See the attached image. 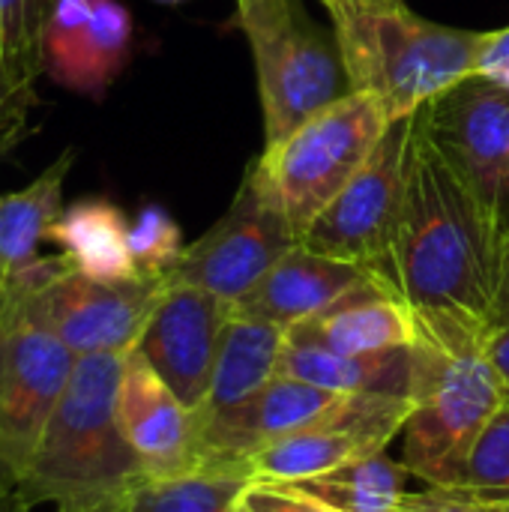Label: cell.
I'll list each match as a JSON object with an SVG mask.
<instances>
[{
    "label": "cell",
    "instance_id": "8fae6325",
    "mask_svg": "<svg viewBox=\"0 0 509 512\" xmlns=\"http://www.w3.org/2000/svg\"><path fill=\"white\" fill-rule=\"evenodd\" d=\"M408 129L411 117L390 123L357 177L300 234L303 249L357 264L369 276L384 264L402 207Z\"/></svg>",
    "mask_w": 509,
    "mask_h": 512
},
{
    "label": "cell",
    "instance_id": "ffe728a7",
    "mask_svg": "<svg viewBox=\"0 0 509 512\" xmlns=\"http://www.w3.org/2000/svg\"><path fill=\"white\" fill-rule=\"evenodd\" d=\"M48 243H54L81 276L99 282H126L141 276L129 252V222L108 198H78L63 207L48 231Z\"/></svg>",
    "mask_w": 509,
    "mask_h": 512
},
{
    "label": "cell",
    "instance_id": "74e56055",
    "mask_svg": "<svg viewBox=\"0 0 509 512\" xmlns=\"http://www.w3.org/2000/svg\"><path fill=\"white\" fill-rule=\"evenodd\" d=\"M246 3H249V0H237V6H246Z\"/></svg>",
    "mask_w": 509,
    "mask_h": 512
},
{
    "label": "cell",
    "instance_id": "3957f363",
    "mask_svg": "<svg viewBox=\"0 0 509 512\" xmlns=\"http://www.w3.org/2000/svg\"><path fill=\"white\" fill-rule=\"evenodd\" d=\"M126 354H87L75 360L72 378L48 420L27 474L21 498L72 512H114L144 465L129 447L117 390Z\"/></svg>",
    "mask_w": 509,
    "mask_h": 512
},
{
    "label": "cell",
    "instance_id": "f546056e",
    "mask_svg": "<svg viewBox=\"0 0 509 512\" xmlns=\"http://www.w3.org/2000/svg\"><path fill=\"white\" fill-rule=\"evenodd\" d=\"M477 75L495 78L498 84H504L509 90V27L489 30V42L483 48Z\"/></svg>",
    "mask_w": 509,
    "mask_h": 512
},
{
    "label": "cell",
    "instance_id": "cb8c5ba5",
    "mask_svg": "<svg viewBox=\"0 0 509 512\" xmlns=\"http://www.w3.org/2000/svg\"><path fill=\"white\" fill-rule=\"evenodd\" d=\"M249 477L195 468L171 477H138L114 512H237Z\"/></svg>",
    "mask_w": 509,
    "mask_h": 512
},
{
    "label": "cell",
    "instance_id": "ac0fdd59",
    "mask_svg": "<svg viewBox=\"0 0 509 512\" xmlns=\"http://www.w3.org/2000/svg\"><path fill=\"white\" fill-rule=\"evenodd\" d=\"M288 336L336 354H384L417 342V312L399 294L369 279L315 318L291 327Z\"/></svg>",
    "mask_w": 509,
    "mask_h": 512
},
{
    "label": "cell",
    "instance_id": "5bb4252c",
    "mask_svg": "<svg viewBox=\"0 0 509 512\" xmlns=\"http://www.w3.org/2000/svg\"><path fill=\"white\" fill-rule=\"evenodd\" d=\"M234 306L195 285H165L138 345L144 363L195 411L210 387L222 333Z\"/></svg>",
    "mask_w": 509,
    "mask_h": 512
},
{
    "label": "cell",
    "instance_id": "e0dca14e",
    "mask_svg": "<svg viewBox=\"0 0 509 512\" xmlns=\"http://www.w3.org/2000/svg\"><path fill=\"white\" fill-rule=\"evenodd\" d=\"M369 279V270L357 264L294 246L249 294L234 303V312L276 324L288 333Z\"/></svg>",
    "mask_w": 509,
    "mask_h": 512
},
{
    "label": "cell",
    "instance_id": "7a4b0ae2",
    "mask_svg": "<svg viewBox=\"0 0 509 512\" xmlns=\"http://www.w3.org/2000/svg\"><path fill=\"white\" fill-rule=\"evenodd\" d=\"M411 414L402 429V465L426 486H459L480 432L507 390L486 354V324L417 312Z\"/></svg>",
    "mask_w": 509,
    "mask_h": 512
},
{
    "label": "cell",
    "instance_id": "8d00e7d4",
    "mask_svg": "<svg viewBox=\"0 0 509 512\" xmlns=\"http://www.w3.org/2000/svg\"><path fill=\"white\" fill-rule=\"evenodd\" d=\"M156 3H171L174 6V3H186V0H156Z\"/></svg>",
    "mask_w": 509,
    "mask_h": 512
},
{
    "label": "cell",
    "instance_id": "7c38bea8",
    "mask_svg": "<svg viewBox=\"0 0 509 512\" xmlns=\"http://www.w3.org/2000/svg\"><path fill=\"white\" fill-rule=\"evenodd\" d=\"M408 414V396H345L309 426L258 450L246 462V474L252 483L282 486L330 474L354 459L387 450L402 435Z\"/></svg>",
    "mask_w": 509,
    "mask_h": 512
},
{
    "label": "cell",
    "instance_id": "d4e9b609",
    "mask_svg": "<svg viewBox=\"0 0 509 512\" xmlns=\"http://www.w3.org/2000/svg\"><path fill=\"white\" fill-rule=\"evenodd\" d=\"M54 0H0V78L33 93L42 69V33Z\"/></svg>",
    "mask_w": 509,
    "mask_h": 512
},
{
    "label": "cell",
    "instance_id": "ba28073f",
    "mask_svg": "<svg viewBox=\"0 0 509 512\" xmlns=\"http://www.w3.org/2000/svg\"><path fill=\"white\" fill-rule=\"evenodd\" d=\"M78 354L0 282V471L27 474Z\"/></svg>",
    "mask_w": 509,
    "mask_h": 512
},
{
    "label": "cell",
    "instance_id": "4dcf8cb0",
    "mask_svg": "<svg viewBox=\"0 0 509 512\" xmlns=\"http://www.w3.org/2000/svg\"><path fill=\"white\" fill-rule=\"evenodd\" d=\"M33 102V93L15 90L0 78V144L12 141L15 129L24 123V114Z\"/></svg>",
    "mask_w": 509,
    "mask_h": 512
},
{
    "label": "cell",
    "instance_id": "e575fe53",
    "mask_svg": "<svg viewBox=\"0 0 509 512\" xmlns=\"http://www.w3.org/2000/svg\"><path fill=\"white\" fill-rule=\"evenodd\" d=\"M483 501V498H480ZM483 507L489 512H509V498H498V501H483Z\"/></svg>",
    "mask_w": 509,
    "mask_h": 512
},
{
    "label": "cell",
    "instance_id": "44dd1931",
    "mask_svg": "<svg viewBox=\"0 0 509 512\" xmlns=\"http://www.w3.org/2000/svg\"><path fill=\"white\" fill-rule=\"evenodd\" d=\"M282 348H285L282 327L231 312V321L222 333L207 396L195 408V414L204 417L234 408L252 393H258L264 384H270L279 375Z\"/></svg>",
    "mask_w": 509,
    "mask_h": 512
},
{
    "label": "cell",
    "instance_id": "52a82bcc",
    "mask_svg": "<svg viewBox=\"0 0 509 512\" xmlns=\"http://www.w3.org/2000/svg\"><path fill=\"white\" fill-rule=\"evenodd\" d=\"M6 282L78 357L129 354L168 285V279L153 276L99 282L75 273L63 255L36 258L24 270L6 276Z\"/></svg>",
    "mask_w": 509,
    "mask_h": 512
},
{
    "label": "cell",
    "instance_id": "f1b7e54d",
    "mask_svg": "<svg viewBox=\"0 0 509 512\" xmlns=\"http://www.w3.org/2000/svg\"><path fill=\"white\" fill-rule=\"evenodd\" d=\"M396 512H489L483 501L465 489L426 486L423 492H405Z\"/></svg>",
    "mask_w": 509,
    "mask_h": 512
},
{
    "label": "cell",
    "instance_id": "ab89813d",
    "mask_svg": "<svg viewBox=\"0 0 509 512\" xmlns=\"http://www.w3.org/2000/svg\"><path fill=\"white\" fill-rule=\"evenodd\" d=\"M0 282H3V276H0Z\"/></svg>",
    "mask_w": 509,
    "mask_h": 512
},
{
    "label": "cell",
    "instance_id": "30bf717a",
    "mask_svg": "<svg viewBox=\"0 0 509 512\" xmlns=\"http://www.w3.org/2000/svg\"><path fill=\"white\" fill-rule=\"evenodd\" d=\"M294 246H300V234L246 171L225 216L183 249L165 279L171 285H195L234 306Z\"/></svg>",
    "mask_w": 509,
    "mask_h": 512
},
{
    "label": "cell",
    "instance_id": "603a6c76",
    "mask_svg": "<svg viewBox=\"0 0 509 512\" xmlns=\"http://www.w3.org/2000/svg\"><path fill=\"white\" fill-rule=\"evenodd\" d=\"M408 468L396 462L387 450L354 459L330 474L294 483L303 495L333 512H396L402 495L408 492ZM282 486V483H279Z\"/></svg>",
    "mask_w": 509,
    "mask_h": 512
},
{
    "label": "cell",
    "instance_id": "d590c367",
    "mask_svg": "<svg viewBox=\"0 0 509 512\" xmlns=\"http://www.w3.org/2000/svg\"><path fill=\"white\" fill-rule=\"evenodd\" d=\"M354 3H366V6H396V3H405V0H354Z\"/></svg>",
    "mask_w": 509,
    "mask_h": 512
},
{
    "label": "cell",
    "instance_id": "d6986e66",
    "mask_svg": "<svg viewBox=\"0 0 509 512\" xmlns=\"http://www.w3.org/2000/svg\"><path fill=\"white\" fill-rule=\"evenodd\" d=\"M279 375L324 387L336 396H408L414 378V351H384V354H336L330 348L291 339L285 333Z\"/></svg>",
    "mask_w": 509,
    "mask_h": 512
},
{
    "label": "cell",
    "instance_id": "8992f818",
    "mask_svg": "<svg viewBox=\"0 0 509 512\" xmlns=\"http://www.w3.org/2000/svg\"><path fill=\"white\" fill-rule=\"evenodd\" d=\"M390 123L375 96L351 93L282 141L264 144L249 174L261 195L303 234L369 162Z\"/></svg>",
    "mask_w": 509,
    "mask_h": 512
},
{
    "label": "cell",
    "instance_id": "484cf974",
    "mask_svg": "<svg viewBox=\"0 0 509 512\" xmlns=\"http://www.w3.org/2000/svg\"><path fill=\"white\" fill-rule=\"evenodd\" d=\"M483 501L509 498V396L474 441L459 486Z\"/></svg>",
    "mask_w": 509,
    "mask_h": 512
},
{
    "label": "cell",
    "instance_id": "60d3db41",
    "mask_svg": "<svg viewBox=\"0 0 509 512\" xmlns=\"http://www.w3.org/2000/svg\"><path fill=\"white\" fill-rule=\"evenodd\" d=\"M321 3H324V0H321Z\"/></svg>",
    "mask_w": 509,
    "mask_h": 512
},
{
    "label": "cell",
    "instance_id": "5b68a950",
    "mask_svg": "<svg viewBox=\"0 0 509 512\" xmlns=\"http://www.w3.org/2000/svg\"><path fill=\"white\" fill-rule=\"evenodd\" d=\"M237 27L255 60L264 144L282 141L354 93L336 33L321 27L303 0H249L237 6Z\"/></svg>",
    "mask_w": 509,
    "mask_h": 512
},
{
    "label": "cell",
    "instance_id": "7402d4cb",
    "mask_svg": "<svg viewBox=\"0 0 509 512\" xmlns=\"http://www.w3.org/2000/svg\"><path fill=\"white\" fill-rule=\"evenodd\" d=\"M75 150L60 153L33 183L0 195V276H12L39 258L51 225L63 213V183Z\"/></svg>",
    "mask_w": 509,
    "mask_h": 512
},
{
    "label": "cell",
    "instance_id": "f35d334b",
    "mask_svg": "<svg viewBox=\"0 0 509 512\" xmlns=\"http://www.w3.org/2000/svg\"><path fill=\"white\" fill-rule=\"evenodd\" d=\"M54 512H72V510H54Z\"/></svg>",
    "mask_w": 509,
    "mask_h": 512
},
{
    "label": "cell",
    "instance_id": "83f0119b",
    "mask_svg": "<svg viewBox=\"0 0 509 512\" xmlns=\"http://www.w3.org/2000/svg\"><path fill=\"white\" fill-rule=\"evenodd\" d=\"M237 512H333L330 507L318 504L315 498L303 495L294 486L279 483H249Z\"/></svg>",
    "mask_w": 509,
    "mask_h": 512
},
{
    "label": "cell",
    "instance_id": "2e32d148",
    "mask_svg": "<svg viewBox=\"0 0 509 512\" xmlns=\"http://www.w3.org/2000/svg\"><path fill=\"white\" fill-rule=\"evenodd\" d=\"M117 417L144 474L171 477L195 471V414L138 351H129L123 360Z\"/></svg>",
    "mask_w": 509,
    "mask_h": 512
},
{
    "label": "cell",
    "instance_id": "4fadbf2b",
    "mask_svg": "<svg viewBox=\"0 0 509 512\" xmlns=\"http://www.w3.org/2000/svg\"><path fill=\"white\" fill-rule=\"evenodd\" d=\"M345 396H336L324 387L276 375L258 393L243 399L234 408L204 414L195 411V468L246 474V462L276 444L279 438L309 426ZM252 483V480H249Z\"/></svg>",
    "mask_w": 509,
    "mask_h": 512
},
{
    "label": "cell",
    "instance_id": "9a60e30c",
    "mask_svg": "<svg viewBox=\"0 0 509 512\" xmlns=\"http://www.w3.org/2000/svg\"><path fill=\"white\" fill-rule=\"evenodd\" d=\"M132 54V15L120 0H54L42 33L45 75L99 99Z\"/></svg>",
    "mask_w": 509,
    "mask_h": 512
},
{
    "label": "cell",
    "instance_id": "1f68e13d",
    "mask_svg": "<svg viewBox=\"0 0 509 512\" xmlns=\"http://www.w3.org/2000/svg\"><path fill=\"white\" fill-rule=\"evenodd\" d=\"M486 354L509 396V315L486 327Z\"/></svg>",
    "mask_w": 509,
    "mask_h": 512
},
{
    "label": "cell",
    "instance_id": "4316f807",
    "mask_svg": "<svg viewBox=\"0 0 509 512\" xmlns=\"http://www.w3.org/2000/svg\"><path fill=\"white\" fill-rule=\"evenodd\" d=\"M183 249V231L162 204H144L135 222H129V252L141 276L165 279Z\"/></svg>",
    "mask_w": 509,
    "mask_h": 512
},
{
    "label": "cell",
    "instance_id": "836d02e7",
    "mask_svg": "<svg viewBox=\"0 0 509 512\" xmlns=\"http://www.w3.org/2000/svg\"><path fill=\"white\" fill-rule=\"evenodd\" d=\"M0 512H33V507L21 498L18 483L0 471Z\"/></svg>",
    "mask_w": 509,
    "mask_h": 512
},
{
    "label": "cell",
    "instance_id": "277c9868",
    "mask_svg": "<svg viewBox=\"0 0 509 512\" xmlns=\"http://www.w3.org/2000/svg\"><path fill=\"white\" fill-rule=\"evenodd\" d=\"M354 93L375 96L387 117H414L444 90L477 75L489 30H459L396 6L324 0Z\"/></svg>",
    "mask_w": 509,
    "mask_h": 512
},
{
    "label": "cell",
    "instance_id": "9c48e42d",
    "mask_svg": "<svg viewBox=\"0 0 509 512\" xmlns=\"http://www.w3.org/2000/svg\"><path fill=\"white\" fill-rule=\"evenodd\" d=\"M444 162L465 183L501 243L509 237V90L471 75L417 114Z\"/></svg>",
    "mask_w": 509,
    "mask_h": 512
},
{
    "label": "cell",
    "instance_id": "d6a6232c",
    "mask_svg": "<svg viewBox=\"0 0 509 512\" xmlns=\"http://www.w3.org/2000/svg\"><path fill=\"white\" fill-rule=\"evenodd\" d=\"M509 315V237L501 252V279H498V294H495V306H492V321H501Z\"/></svg>",
    "mask_w": 509,
    "mask_h": 512
},
{
    "label": "cell",
    "instance_id": "6da1fadb",
    "mask_svg": "<svg viewBox=\"0 0 509 512\" xmlns=\"http://www.w3.org/2000/svg\"><path fill=\"white\" fill-rule=\"evenodd\" d=\"M504 243L483 210L411 117L402 207L375 282L414 312H447L489 327Z\"/></svg>",
    "mask_w": 509,
    "mask_h": 512
}]
</instances>
